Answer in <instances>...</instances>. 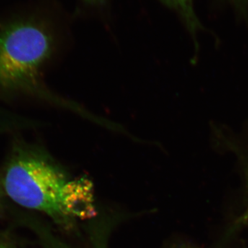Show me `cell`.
I'll list each match as a JSON object with an SVG mask.
<instances>
[{
    "mask_svg": "<svg viewBox=\"0 0 248 248\" xmlns=\"http://www.w3.org/2000/svg\"><path fill=\"white\" fill-rule=\"evenodd\" d=\"M93 248H106V245L102 244H99L94 245V246H93Z\"/></svg>",
    "mask_w": 248,
    "mask_h": 248,
    "instance_id": "8992f818",
    "label": "cell"
},
{
    "mask_svg": "<svg viewBox=\"0 0 248 248\" xmlns=\"http://www.w3.org/2000/svg\"><path fill=\"white\" fill-rule=\"evenodd\" d=\"M84 1H87V2L91 3V4H95V3L100 2L102 0H84Z\"/></svg>",
    "mask_w": 248,
    "mask_h": 248,
    "instance_id": "52a82bcc",
    "label": "cell"
},
{
    "mask_svg": "<svg viewBox=\"0 0 248 248\" xmlns=\"http://www.w3.org/2000/svg\"><path fill=\"white\" fill-rule=\"evenodd\" d=\"M3 186L15 203L46 214L67 230L73 228L75 217L94 215L89 181L71 180L50 158L37 152L15 155L5 171Z\"/></svg>",
    "mask_w": 248,
    "mask_h": 248,
    "instance_id": "6da1fadb",
    "label": "cell"
},
{
    "mask_svg": "<svg viewBox=\"0 0 248 248\" xmlns=\"http://www.w3.org/2000/svg\"><path fill=\"white\" fill-rule=\"evenodd\" d=\"M171 9L175 10L184 19L189 31L194 35L201 29L193 6V0H160Z\"/></svg>",
    "mask_w": 248,
    "mask_h": 248,
    "instance_id": "3957f363",
    "label": "cell"
},
{
    "mask_svg": "<svg viewBox=\"0 0 248 248\" xmlns=\"http://www.w3.org/2000/svg\"><path fill=\"white\" fill-rule=\"evenodd\" d=\"M245 218H246V221H248V210L247 214H246V216H245Z\"/></svg>",
    "mask_w": 248,
    "mask_h": 248,
    "instance_id": "ba28073f",
    "label": "cell"
},
{
    "mask_svg": "<svg viewBox=\"0 0 248 248\" xmlns=\"http://www.w3.org/2000/svg\"><path fill=\"white\" fill-rule=\"evenodd\" d=\"M53 50V37L39 24L17 23L5 29L0 33V86L37 93L80 114L79 106L54 97L42 87L41 70Z\"/></svg>",
    "mask_w": 248,
    "mask_h": 248,
    "instance_id": "7a4b0ae2",
    "label": "cell"
},
{
    "mask_svg": "<svg viewBox=\"0 0 248 248\" xmlns=\"http://www.w3.org/2000/svg\"><path fill=\"white\" fill-rule=\"evenodd\" d=\"M174 248H197L193 247V246H187V245H180V246H177V247Z\"/></svg>",
    "mask_w": 248,
    "mask_h": 248,
    "instance_id": "5b68a950",
    "label": "cell"
},
{
    "mask_svg": "<svg viewBox=\"0 0 248 248\" xmlns=\"http://www.w3.org/2000/svg\"><path fill=\"white\" fill-rule=\"evenodd\" d=\"M0 248H15L12 247L11 245L6 244V243L1 242L0 241Z\"/></svg>",
    "mask_w": 248,
    "mask_h": 248,
    "instance_id": "277c9868",
    "label": "cell"
}]
</instances>
